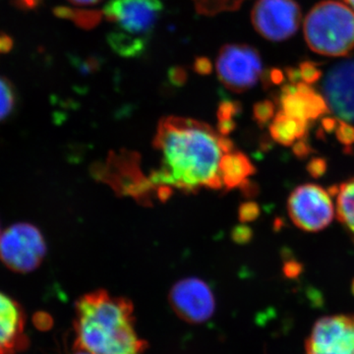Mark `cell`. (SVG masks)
I'll use <instances>...</instances> for the list:
<instances>
[{"instance_id":"cell-1","label":"cell","mask_w":354,"mask_h":354,"mask_svg":"<svg viewBox=\"0 0 354 354\" xmlns=\"http://www.w3.org/2000/svg\"><path fill=\"white\" fill-rule=\"evenodd\" d=\"M153 145L160 153V169L151 181L167 190L185 192L221 189L223 156L234 151L232 142L206 123L169 116L160 121Z\"/></svg>"},{"instance_id":"cell-2","label":"cell","mask_w":354,"mask_h":354,"mask_svg":"<svg viewBox=\"0 0 354 354\" xmlns=\"http://www.w3.org/2000/svg\"><path fill=\"white\" fill-rule=\"evenodd\" d=\"M74 349L91 354H143L148 344L135 330L134 307L129 299L106 290L77 300Z\"/></svg>"},{"instance_id":"cell-3","label":"cell","mask_w":354,"mask_h":354,"mask_svg":"<svg viewBox=\"0 0 354 354\" xmlns=\"http://www.w3.org/2000/svg\"><path fill=\"white\" fill-rule=\"evenodd\" d=\"M304 32L314 53L344 57L354 48V10L335 0L319 2L305 17Z\"/></svg>"},{"instance_id":"cell-4","label":"cell","mask_w":354,"mask_h":354,"mask_svg":"<svg viewBox=\"0 0 354 354\" xmlns=\"http://www.w3.org/2000/svg\"><path fill=\"white\" fill-rule=\"evenodd\" d=\"M46 255L44 235L31 223H14L0 236V260L11 271L19 274L35 271Z\"/></svg>"},{"instance_id":"cell-5","label":"cell","mask_w":354,"mask_h":354,"mask_svg":"<svg viewBox=\"0 0 354 354\" xmlns=\"http://www.w3.org/2000/svg\"><path fill=\"white\" fill-rule=\"evenodd\" d=\"M216 74L223 86L235 93L253 88L263 72L259 53L243 44H227L221 46L216 62Z\"/></svg>"},{"instance_id":"cell-6","label":"cell","mask_w":354,"mask_h":354,"mask_svg":"<svg viewBox=\"0 0 354 354\" xmlns=\"http://www.w3.org/2000/svg\"><path fill=\"white\" fill-rule=\"evenodd\" d=\"M301 20V9L295 0H258L251 12L254 29L272 41L291 38Z\"/></svg>"},{"instance_id":"cell-7","label":"cell","mask_w":354,"mask_h":354,"mask_svg":"<svg viewBox=\"0 0 354 354\" xmlns=\"http://www.w3.org/2000/svg\"><path fill=\"white\" fill-rule=\"evenodd\" d=\"M288 209L291 221L306 232H319L334 218V205L329 193L316 184H304L293 190Z\"/></svg>"},{"instance_id":"cell-8","label":"cell","mask_w":354,"mask_h":354,"mask_svg":"<svg viewBox=\"0 0 354 354\" xmlns=\"http://www.w3.org/2000/svg\"><path fill=\"white\" fill-rule=\"evenodd\" d=\"M162 10L160 0H109L102 12L120 31L149 38Z\"/></svg>"},{"instance_id":"cell-9","label":"cell","mask_w":354,"mask_h":354,"mask_svg":"<svg viewBox=\"0 0 354 354\" xmlns=\"http://www.w3.org/2000/svg\"><path fill=\"white\" fill-rule=\"evenodd\" d=\"M169 300L174 313L189 324L206 322L216 309L213 291L204 281L197 278L177 281L169 291Z\"/></svg>"},{"instance_id":"cell-10","label":"cell","mask_w":354,"mask_h":354,"mask_svg":"<svg viewBox=\"0 0 354 354\" xmlns=\"http://www.w3.org/2000/svg\"><path fill=\"white\" fill-rule=\"evenodd\" d=\"M306 354H354V315L317 321L306 342Z\"/></svg>"},{"instance_id":"cell-11","label":"cell","mask_w":354,"mask_h":354,"mask_svg":"<svg viewBox=\"0 0 354 354\" xmlns=\"http://www.w3.org/2000/svg\"><path fill=\"white\" fill-rule=\"evenodd\" d=\"M322 95L339 120L354 123V59L344 60L330 69L324 79Z\"/></svg>"},{"instance_id":"cell-12","label":"cell","mask_w":354,"mask_h":354,"mask_svg":"<svg viewBox=\"0 0 354 354\" xmlns=\"http://www.w3.org/2000/svg\"><path fill=\"white\" fill-rule=\"evenodd\" d=\"M281 111L295 120L310 124L329 111L322 95L309 84L299 82L286 86L279 97Z\"/></svg>"},{"instance_id":"cell-13","label":"cell","mask_w":354,"mask_h":354,"mask_svg":"<svg viewBox=\"0 0 354 354\" xmlns=\"http://www.w3.org/2000/svg\"><path fill=\"white\" fill-rule=\"evenodd\" d=\"M26 315L19 302L0 291V354H17L29 348Z\"/></svg>"},{"instance_id":"cell-14","label":"cell","mask_w":354,"mask_h":354,"mask_svg":"<svg viewBox=\"0 0 354 354\" xmlns=\"http://www.w3.org/2000/svg\"><path fill=\"white\" fill-rule=\"evenodd\" d=\"M255 172L252 162L241 152H228L223 156L221 165L223 186L227 189L243 185L248 177Z\"/></svg>"},{"instance_id":"cell-15","label":"cell","mask_w":354,"mask_h":354,"mask_svg":"<svg viewBox=\"0 0 354 354\" xmlns=\"http://www.w3.org/2000/svg\"><path fill=\"white\" fill-rule=\"evenodd\" d=\"M308 127L309 124L307 123L290 118L279 111L272 118L270 132L277 142L285 146H290L304 139L308 131Z\"/></svg>"},{"instance_id":"cell-16","label":"cell","mask_w":354,"mask_h":354,"mask_svg":"<svg viewBox=\"0 0 354 354\" xmlns=\"http://www.w3.org/2000/svg\"><path fill=\"white\" fill-rule=\"evenodd\" d=\"M149 38L133 36L123 31L111 32L108 43L113 51L123 57H137L143 55L148 46Z\"/></svg>"},{"instance_id":"cell-17","label":"cell","mask_w":354,"mask_h":354,"mask_svg":"<svg viewBox=\"0 0 354 354\" xmlns=\"http://www.w3.org/2000/svg\"><path fill=\"white\" fill-rule=\"evenodd\" d=\"M55 15L62 19L72 21L83 30H93L101 24L104 12L97 9L70 8V7L59 6L53 10Z\"/></svg>"},{"instance_id":"cell-18","label":"cell","mask_w":354,"mask_h":354,"mask_svg":"<svg viewBox=\"0 0 354 354\" xmlns=\"http://www.w3.org/2000/svg\"><path fill=\"white\" fill-rule=\"evenodd\" d=\"M337 218L354 236V179L337 187Z\"/></svg>"},{"instance_id":"cell-19","label":"cell","mask_w":354,"mask_h":354,"mask_svg":"<svg viewBox=\"0 0 354 354\" xmlns=\"http://www.w3.org/2000/svg\"><path fill=\"white\" fill-rule=\"evenodd\" d=\"M245 1L246 0H192L197 13L207 17L237 10Z\"/></svg>"},{"instance_id":"cell-20","label":"cell","mask_w":354,"mask_h":354,"mask_svg":"<svg viewBox=\"0 0 354 354\" xmlns=\"http://www.w3.org/2000/svg\"><path fill=\"white\" fill-rule=\"evenodd\" d=\"M17 94L12 83L0 76V122L8 120L15 111Z\"/></svg>"},{"instance_id":"cell-21","label":"cell","mask_w":354,"mask_h":354,"mask_svg":"<svg viewBox=\"0 0 354 354\" xmlns=\"http://www.w3.org/2000/svg\"><path fill=\"white\" fill-rule=\"evenodd\" d=\"M239 111V104L234 102H223L218 109V129L223 136L227 135L234 128V118Z\"/></svg>"},{"instance_id":"cell-22","label":"cell","mask_w":354,"mask_h":354,"mask_svg":"<svg viewBox=\"0 0 354 354\" xmlns=\"http://www.w3.org/2000/svg\"><path fill=\"white\" fill-rule=\"evenodd\" d=\"M274 115V104L271 102H261L254 106V118L261 125L267 124Z\"/></svg>"},{"instance_id":"cell-23","label":"cell","mask_w":354,"mask_h":354,"mask_svg":"<svg viewBox=\"0 0 354 354\" xmlns=\"http://www.w3.org/2000/svg\"><path fill=\"white\" fill-rule=\"evenodd\" d=\"M337 137L341 143L346 147H349L354 143V127H351L348 122L344 121H337Z\"/></svg>"},{"instance_id":"cell-24","label":"cell","mask_w":354,"mask_h":354,"mask_svg":"<svg viewBox=\"0 0 354 354\" xmlns=\"http://www.w3.org/2000/svg\"><path fill=\"white\" fill-rule=\"evenodd\" d=\"M298 72H299L300 79H302L304 82L309 84V85L316 82L322 75L320 70L316 68V65L312 64H302Z\"/></svg>"},{"instance_id":"cell-25","label":"cell","mask_w":354,"mask_h":354,"mask_svg":"<svg viewBox=\"0 0 354 354\" xmlns=\"http://www.w3.org/2000/svg\"><path fill=\"white\" fill-rule=\"evenodd\" d=\"M260 209L254 203H246L242 205L239 209V218L242 221H251L255 220L259 216Z\"/></svg>"},{"instance_id":"cell-26","label":"cell","mask_w":354,"mask_h":354,"mask_svg":"<svg viewBox=\"0 0 354 354\" xmlns=\"http://www.w3.org/2000/svg\"><path fill=\"white\" fill-rule=\"evenodd\" d=\"M193 69L200 75H209L213 71V64L208 57H199L195 58Z\"/></svg>"},{"instance_id":"cell-27","label":"cell","mask_w":354,"mask_h":354,"mask_svg":"<svg viewBox=\"0 0 354 354\" xmlns=\"http://www.w3.org/2000/svg\"><path fill=\"white\" fill-rule=\"evenodd\" d=\"M169 78L174 85L183 86L187 81V72L181 66H174L169 69Z\"/></svg>"},{"instance_id":"cell-28","label":"cell","mask_w":354,"mask_h":354,"mask_svg":"<svg viewBox=\"0 0 354 354\" xmlns=\"http://www.w3.org/2000/svg\"><path fill=\"white\" fill-rule=\"evenodd\" d=\"M32 321H34L35 326L39 330H48L53 325V320H51L50 317L46 313H43V312L35 314Z\"/></svg>"},{"instance_id":"cell-29","label":"cell","mask_w":354,"mask_h":354,"mask_svg":"<svg viewBox=\"0 0 354 354\" xmlns=\"http://www.w3.org/2000/svg\"><path fill=\"white\" fill-rule=\"evenodd\" d=\"M326 167H327V165H326L325 160L322 158H314L309 162L308 171L314 177H319L325 172Z\"/></svg>"},{"instance_id":"cell-30","label":"cell","mask_w":354,"mask_h":354,"mask_svg":"<svg viewBox=\"0 0 354 354\" xmlns=\"http://www.w3.org/2000/svg\"><path fill=\"white\" fill-rule=\"evenodd\" d=\"M251 235H252V232L248 227H239L234 230V239L235 241L243 243V242H246L251 239Z\"/></svg>"},{"instance_id":"cell-31","label":"cell","mask_w":354,"mask_h":354,"mask_svg":"<svg viewBox=\"0 0 354 354\" xmlns=\"http://www.w3.org/2000/svg\"><path fill=\"white\" fill-rule=\"evenodd\" d=\"M11 46H12L11 39L6 35H0V53H6Z\"/></svg>"},{"instance_id":"cell-32","label":"cell","mask_w":354,"mask_h":354,"mask_svg":"<svg viewBox=\"0 0 354 354\" xmlns=\"http://www.w3.org/2000/svg\"><path fill=\"white\" fill-rule=\"evenodd\" d=\"M308 146L307 144H305L304 142L298 141L295 146V152L297 153V156L299 157H302V156H306L308 153Z\"/></svg>"},{"instance_id":"cell-33","label":"cell","mask_w":354,"mask_h":354,"mask_svg":"<svg viewBox=\"0 0 354 354\" xmlns=\"http://www.w3.org/2000/svg\"><path fill=\"white\" fill-rule=\"evenodd\" d=\"M41 0H18L20 6L24 8H35L41 3Z\"/></svg>"},{"instance_id":"cell-34","label":"cell","mask_w":354,"mask_h":354,"mask_svg":"<svg viewBox=\"0 0 354 354\" xmlns=\"http://www.w3.org/2000/svg\"><path fill=\"white\" fill-rule=\"evenodd\" d=\"M69 1L76 6H94L99 3L101 0H69Z\"/></svg>"},{"instance_id":"cell-35","label":"cell","mask_w":354,"mask_h":354,"mask_svg":"<svg viewBox=\"0 0 354 354\" xmlns=\"http://www.w3.org/2000/svg\"><path fill=\"white\" fill-rule=\"evenodd\" d=\"M353 10H354V0H344Z\"/></svg>"},{"instance_id":"cell-36","label":"cell","mask_w":354,"mask_h":354,"mask_svg":"<svg viewBox=\"0 0 354 354\" xmlns=\"http://www.w3.org/2000/svg\"><path fill=\"white\" fill-rule=\"evenodd\" d=\"M73 354H91L87 353V351H81V349H75V353Z\"/></svg>"},{"instance_id":"cell-37","label":"cell","mask_w":354,"mask_h":354,"mask_svg":"<svg viewBox=\"0 0 354 354\" xmlns=\"http://www.w3.org/2000/svg\"><path fill=\"white\" fill-rule=\"evenodd\" d=\"M353 293H354V281H353Z\"/></svg>"},{"instance_id":"cell-38","label":"cell","mask_w":354,"mask_h":354,"mask_svg":"<svg viewBox=\"0 0 354 354\" xmlns=\"http://www.w3.org/2000/svg\"><path fill=\"white\" fill-rule=\"evenodd\" d=\"M0 236H1V235H0Z\"/></svg>"}]
</instances>
